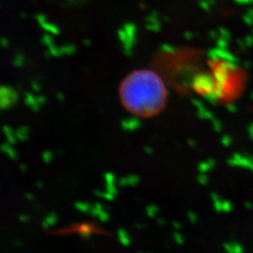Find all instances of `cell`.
Segmentation results:
<instances>
[{
	"instance_id": "obj_1",
	"label": "cell",
	"mask_w": 253,
	"mask_h": 253,
	"mask_svg": "<svg viewBox=\"0 0 253 253\" xmlns=\"http://www.w3.org/2000/svg\"><path fill=\"white\" fill-rule=\"evenodd\" d=\"M118 97L122 107L136 118L149 119L166 108L169 92L163 77L151 69H136L120 82Z\"/></svg>"
}]
</instances>
